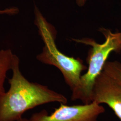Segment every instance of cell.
Wrapping results in <instances>:
<instances>
[{
    "mask_svg": "<svg viewBox=\"0 0 121 121\" xmlns=\"http://www.w3.org/2000/svg\"><path fill=\"white\" fill-rule=\"evenodd\" d=\"M92 99L97 104L107 105L121 121V84L103 71L95 80Z\"/></svg>",
    "mask_w": 121,
    "mask_h": 121,
    "instance_id": "5b68a950",
    "label": "cell"
},
{
    "mask_svg": "<svg viewBox=\"0 0 121 121\" xmlns=\"http://www.w3.org/2000/svg\"><path fill=\"white\" fill-rule=\"evenodd\" d=\"M19 12V9L17 7H12L6 9H0V15H13L17 14Z\"/></svg>",
    "mask_w": 121,
    "mask_h": 121,
    "instance_id": "ba28073f",
    "label": "cell"
},
{
    "mask_svg": "<svg viewBox=\"0 0 121 121\" xmlns=\"http://www.w3.org/2000/svg\"><path fill=\"white\" fill-rule=\"evenodd\" d=\"M11 70L9 90L0 96V121H18L27 111L44 104L67 103V99L63 94L28 80L20 70L17 55Z\"/></svg>",
    "mask_w": 121,
    "mask_h": 121,
    "instance_id": "6da1fadb",
    "label": "cell"
},
{
    "mask_svg": "<svg viewBox=\"0 0 121 121\" xmlns=\"http://www.w3.org/2000/svg\"><path fill=\"white\" fill-rule=\"evenodd\" d=\"M17 121H30V119H26V118H22L21 119Z\"/></svg>",
    "mask_w": 121,
    "mask_h": 121,
    "instance_id": "30bf717a",
    "label": "cell"
},
{
    "mask_svg": "<svg viewBox=\"0 0 121 121\" xmlns=\"http://www.w3.org/2000/svg\"><path fill=\"white\" fill-rule=\"evenodd\" d=\"M34 13L35 25L44 43L42 51L36 58L42 63L53 65L59 69L65 82L72 91L78 85L82 72L87 67L81 59L68 56L59 50L55 42L56 32L55 28L36 6Z\"/></svg>",
    "mask_w": 121,
    "mask_h": 121,
    "instance_id": "3957f363",
    "label": "cell"
},
{
    "mask_svg": "<svg viewBox=\"0 0 121 121\" xmlns=\"http://www.w3.org/2000/svg\"><path fill=\"white\" fill-rule=\"evenodd\" d=\"M105 112L101 104L95 102L89 104L67 105L60 104L54 112L49 114L45 110L35 113L30 121H97L100 115Z\"/></svg>",
    "mask_w": 121,
    "mask_h": 121,
    "instance_id": "277c9868",
    "label": "cell"
},
{
    "mask_svg": "<svg viewBox=\"0 0 121 121\" xmlns=\"http://www.w3.org/2000/svg\"><path fill=\"white\" fill-rule=\"evenodd\" d=\"M105 41L102 43H97L91 38L73 39L78 43L91 46L86 60L88 67L86 72L82 75L78 86L72 91L71 99L80 100L83 104L92 102V92L96 78L102 72L109 55L113 52L121 51V31L113 32L108 29L100 28Z\"/></svg>",
    "mask_w": 121,
    "mask_h": 121,
    "instance_id": "7a4b0ae2",
    "label": "cell"
},
{
    "mask_svg": "<svg viewBox=\"0 0 121 121\" xmlns=\"http://www.w3.org/2000/svg\"><path fill=\"white\" fill-rule=\"evenodd\" d=\"M15 56L10 49L0 50V96L5 92V80L8 72L12 69Z\"/></svg>",
    "mask_w": 121,
    "mask_h": 121,
    "instance_id": "8992f818",
    "label": "cell"
},
{
    "mask_svg": "<svg viewBox=\"0 0 121 121\" xmlns=\"http://www.w3.org/2000/svg\"><path fill=\"white\" fill-rule=\"evenodd\" d=\"M86 0H76V3L78 6H82L85 4Z\"/></svg>",
    "mask_w": 121,
    "mask_h": 121,
    "instance_id": "9c48e42d",
    "label": "cell"
},
{
    "mask_svg": "<svg viewBox=\"0 0 121 121\" xmlns=\"http://www.w3.org/2000/svg\"><path fill=\"white\" fill-rule=\"evenodd\" d=\"M103 71L121 84V63L117 61H107Z\"/></svg>",
    "mask_w": 121,
    "mask_h": 121,
    "instance_id": "52a82bcc",
    "label": "cell"
}]
</instances>
